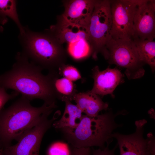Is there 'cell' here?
<instances>
[{
    "mask_svg": "<svg viewBox=\"0 0 155 155\" xmlns=\"http://www.w3.org/2000/svg\"><path fill=\"white\" fill-rule=\"evenodd\" d=\"M15 59L11 69L0 75V88L12 89L30 101L39 99L49 104L56 103L49 78L42 74L43 69L22 52L18 53Z\"/></svg>",
    "mask_w": 155,
    "mask_h": 155,
    "instance_id": "obj_1",
    "label": "cell"
},
{
    "mask_svg": "<svg viewBox=\"0 0 155 155\" xmlns=\"http://www.w3.org/2000/svg\"><path fill=\"white\" fill-rule=\"evenodd\" d=\"M72 100L75 102L82 113L90 117L96 116L100 111L108 109V103L104 102L99 96L90 90L76 93Z\"/></svg>",
    "mask_w": 155,
    "mask_h": 155,
    "instance_id": "obj_14",
    "label": "cell"
},
{
    "mask_svg": "<svg viewBox=\"0 0 155 155\" xmlns=\"http://www.w3.org/2000/svg\"><path fill=\"white\" fill-rule=\"evenodd\" d=\"M70 155H92L90 148H75L73 147Z\"/></svg>",
    "mask_w": 155,
    "mask_h": 155,
    "instance_id": "obj_24",
    "label": "cell"
},
{
    "mask_svg": "<svg viewBox=\"0 0 155 155\" xmlns=\"http://www.w3.org/2000/svg\"><path fill=\"white\" fill-rule=\"evenodd\" d=\"M110 143L107 144L106 147L103 149L99 148L98 149H93L92 150V155H115V152L116 148L118 147L117 144L111 150L108 148V146Z\"/></svg>",
    "mask_w": 155,
    "mask_h": 155,
    "instance_id": "obj_23",
    "label": "cell"
},
{
    "mask_svg": "<svg viewBox=\"0 0 155 155\" xmlns=\"http://www.w3.org/2000/svg\"><path fill=\"white\" fill-rule=\"evenodd\" d=\"M19 38L22 52L43 69L58 71L65 64L67 51L46 30L44 32H35L24 26V32L20 33Z\"/></svg>",
    "mask_w": 155,
    "mask_h": 155,
    "instance_id": "obj_4",
    "label": "cell"
},
{
    "mask_svg": "<svg viewBox=\"0 0 155 155\" xmlns=\"http://www.w3.org/2000/svg\"><path fill=\"white\" fill-rule=\"evenodd\" d=\"M3 148V145L0 141V149Z\"/></svg>",
    "mask_w": 155,
    "mask_h": 155,
    "instance_id": "obj_26",
    "label": "cell"
},
{
    "mask_svg": "<svg viewBox=\"0 0 155 155\" xmlns=\"http://www.w3.org/2000/svg\"><path fill=\"white\" fill-rule=\"evenodd\" d=\"M155 2L154 0H138L133 18V39L154 40L155 38Z\"/></svg>",
    "mask_w": 155,
    "mask_h": 155,
    "instance_id": "obj_10",
    "label": "cell"
},
{
    "mask_svg": "<svg viewBox=\"0 0 155 155\" xmlns=\"http://www.w3.org/2000/svg\"><path fill=\"white\" fill-rule=\"evenodd\" d=\"M71 152L67 144L58 142L50 145L47 150V155H70Z\"/></svg>",
    "mask_w": 155,
    "mask_h": 155,
    "instance_id": "obj_21",
    "label": "cell"
},
{
    "mask_svg": "<svg viewBox=\"0 0 155 155\" xmlns=\"http://www.w3.org/2000/svg\"><path fill=\"white\" fill-rule=\"evenodd\" d=\"M71 100L63 101L65 107L63 114L59 120L55 121L53 126L56 129L68 127L74 128L79 123L82 116V112L76 105L73 104Z\"/></svg>",
    "mask_w": 155,
    "mask_h": 155,
    "instance_id": "obj_16",
    "label": "cell"
},
{
    "mask_svg": "<svg viewBox=\"0 0 155 155\" xmlns=\"http://www.w3.org/2000/svg\"><path fill=\"white\" fill-rule=\"evenodd\" d=\"M133 40L140 60L144 64L148 65L154 72L155 69V41L138 38H135Z\"/></svg>",
    "mask_w": 155,
    "mask_h": 155,
    "instance_id": "obj_17",
    "label": "cell"
},
{
    "mask_svg": "<svg viewBox=\"0 0 155 155\" xmlns=\"http://www.w3.org/2000/svg\"><path fill=\"white\" fill-rule=\"evenodd\" d=\"M105 59L111 64L126 69L125 73L129 79L140 78L145 70L133 40L112 39L106 46Z\"/></svg>",
    "mask_w": 155,
    "mask_h": 155,
    "instance_id": "obj_6",
    "label": "cell"
},
{
    "mask_svg": "<svg viewBox=\"0 0 155 155\" xmlns=\"http://www.w3.org/2000/svg\"><path fill=\"white\" fill-rule=\"evenodd\" d=\"M48 75L57 99L63 101L66 99L72 100L73 96L77 93L73 82L64 77L60 78V75L58 71H49Z\"/></svg>",
    "mask_w": 155,
    "mask_h": 155,
    "instance_id": "obj_15",
    "label": "cell"
},
{
    "mask_svg": "<svg viewBox=\"0 0 155 155\" xmlns=\"http://www.w3.org/2000/svg\"><path fill=\"white\" fill-rule=\"evenodd\" d=\"M146 123L144 119L135 121V131L130 134L113 133L112 137L117 141L119 155H155L154 136L150 133L147 134L146 139L143 137L144 127Z\"/></svg>",
    "mask_w": 155,
    "mask_h": 155,
    "instance_id": "obj_9",
    "label": "cell"
},
{
    "mask_svg": "<svg viewBox=\"0 0 155 155\" xmlns=\"http://www.w3.org/2000/svg\"><path fill=\"white\" fill-rule=\"evenodd\" d=\"M121 114H114L111 111L91 117L83 115L75 127H65L60 129L64 137L73 148H90L94 146L103 149L105 144L110 143L113 131L122 126L117 124L115 117Z\"/></svg>",
    "mask_w": 155,
    "mask_h": 155,
    "instance_id": "obj_3",
    "label": "cell"
},
{
    "mask_svg": "<svg viewBox=\"0 0 155 155\" xmlns=\"http://www.w3.org/2000/svg\"><path fill=\"white\" fill-rule=\"evenodd\" d=\"M17 1L13 0H0V17L8 21L7 17L11 19L17 25L20 34L24 31V27L21 23L16 9Z\"/></svg>",
    "mask_w": 155,
    "mask_h": 155,
    "instance_id": "obj_18",
    "label": "cell"
},
{
    "mask_svg": "<svg viewBox=\"0 0 155 155\" xmlns=\"http://www.w3.org/2000/svg\"><path fill=\"white\" fill-rule=\"evenodd\" d=\"M19 94L18 93L14 91L11 94H8L5 89L0 88V113L7 101L14 98Z\"/></svg>",
    "mask_w": 155,
    "mask_h": 155,
    "instance_id": "obj_22",
    "label": "cell"
},
{
    "mask_svg": "<svg viewBox=\"0 0 155 155\" xmlns=\"http://www.w3.org/2000/svg\"><path fill=\"white\" fill-rule=\"evenodd\" d=\"M96 1V0L63 1L64 11L61 16L67 22L88 29Z\"/></svg>",
    "mask_w": 155,
    "mask_h": 155,
    "instance_id": "obj_11",
    "label": "cell"
},
{
    "mask_svg": "<svg viewBox=\"0 0 155 155\" xmlns=\"http://www.w3.org/2000/svg\"><path fill=\"white\" fill-rule=\"evenodd\" d=\"M51 114L44 115L36 125L21 136L17 144L2 148L3 155H39L44 134L60 114V112L56 113L52 118L49 119Z\"/></svg>",
    "mask_w": 155,
    "mask_h": 155,
    "instance_id": "obj_7",
    "label": "cell"
},
{
    "mask_svg": "<svg viewBox=\"0 0 155 155\" xmlns=\"http://www.w3.org/2000/svg\"><path fill=\"white\" fill-rule=\"evenodd\" d=\"M138 1L110 0L112 39H133V18Z\"/></svg>",
    "mask_w": 155,
    "mask_h": 155,
    "instance_id": "obj_8",
    "label": "cell"
},
{
    "mask_svg": "<svg viewBox=\"0 0 155 155\" xmlns=\"http://www.w3.org/2000/svg\"><path fill=\"white\" fill-rule=\"evenodd\" d=\"M7 22V21L0 17V24H4ZM3 28L0 25V32H3Z\"/></svg>",
    "mask_w": 155,
    "mask_h": 155,
    "instance_id": "obj_25",
    "label": "cell"
},
{
    "mask_svg": "<svg viewBox=\"0 0 155 155\" xmlns=\"http://www.w3.org/2000/svg\"><path fill=\"white\" fill-rule=\"evenodd\" d=\"M110 0H96L88 27V42L92 58L97 59L101 53L105 59L106 46L112 38Z\"/></svg>",
    "mask_w": 155,
    "mask_h": 155,
    "instance_id": "obj_5",
    "label": "cell"
},
{
    "mask_svg": "<svg viewBox=\"0 0 155 155\" xmlns=\"http://www.w3.org/2000/svg\"><path fill=\"white\" fill-rule=\"evenodd\" d=\"M30 101L21 97L0 113V141L3 148L11 145L14 140L18 141L26 131L33 127L43 116L51 113L57 107L56 103H44L39 107L32 106Z\"/></svg>",
    "mask_w": 155,
    "mask_h": 155,
    "instance_id": "obj_2",
    "label": "cell"
},
{
    "mask_svg": "<svg viewBox=\"0 0 155 155\" xmlns=\"http://www.w3.org/2000/svg\"><path fill=\"white\" fill-rule=\"evenodd\" d=\"M46 31L61 44L73 42L81 39L88 41L87 29L69 23L61 16L57 18V22Z\"/></svg>",
    "mask_w": 155,
    "mask_h": 155,
    "instance_id": "obj_13",
    "label": "cell"
},
{
    "mask_svg": "<svg viewBox=\"0 0 155 155\" xmlns=\"http://www.w3.org/2000/svg\"><path fill=\"white\" fill-rule=\"evenodd\" d=\"M58 71L60 75L73 82L82 78L78 70L72 65L64 64L59 69Z\"/></svg>",
    "mask_w": 155,
    "mask_h": 155,
    "instance_id": "obj_20",
    "label": "cell"
},
{
    "mask_svg": "<svg viewBox=\"0 0 155 155\" xmlns=\"http://www.w3.org/2000/svg\"><path fill=\"white\" fill-rule=\"evenodd\" d=\"M2 149H0V155H3L2 152Z\"/></svg>",
    "mask_w": 155,
    "mask_h": 155,
    "instance_id": "obj_27",
    "label": "cell"
},
{
    "mask_svg": "<svg viewBox=\"0 0 155 155\" xmlns=\"http://www.w3.org/2000/svg\"><path fill=\"white\" fill-rule=\"evenodd\" d=\"M92 77L94 85L91 92L98 96L107 94L113 96V93L116 87L122 82L123 75L116 68L109 67L100 71L98 66L92 69Z\"/></svg>",
    "mask_w": 155,
    "mask_h": 155,
    "instance_id": "obj_12",
    "label": "cell"
},
{
    "mask_svg": "<svg viewBox=\"0 0 155 155\" xmlns=\"http://www.w3.org/2000/svg\"><path fill=\"white\" fill-rule=\"evenodd\" d=\"M67 52L73 59H82L91 55V49L88 42L81 39L68 44Z\"/></svg>",
    "mask_w": 155,
    "mask_h": 155,
    "instance_id": "obj_19",
    "label": "cell"
}]
</instances>
